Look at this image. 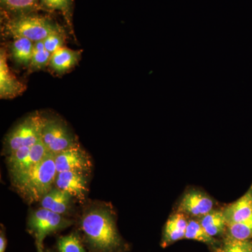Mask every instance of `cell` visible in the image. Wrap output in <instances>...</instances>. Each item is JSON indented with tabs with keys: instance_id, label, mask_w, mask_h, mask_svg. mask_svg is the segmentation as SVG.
<instances>
[{
	"instance_id": "d6986e66",
	"label": "cell",
	"mask_w": 252,
	"mask_h": 252,
	"mask_svg": "<svg viewBox=\"0 0 252 252\" xmlns=\"http://www.w3.org/2000/svg\"><path fill=\"white\" fill-rule=\"evenodd\" d=\"M228 237L236 240H252V215L250 218L227 225Z\"/></svg>"
},
{
	"instance_id": "30bf717a",
	"label": "cell",
	"mask_w": 252,
	"mask_h": 252,
	"mask_svg": "<svg viewBox=\"0 0 252 252\" xmlns=\"http://www.w3.org/2000/svg\"><path fill=\"white\" fill-rule=\"evenodd\" d=\"M26 87L10 71L6 63V54L1 50L0 54V96L1 98H14L23 94Z\"/></svg>"
},
{
	"instance_id": "ba28073f",
	"label": "cell",
	"mask_w": 252,
	"mask_h": 252,
	"mask_svg": "<svg viewBox=\"0 0 252 252\" xmlns=\"http://www.w3.org/2000/svg\"><path fill=\"white\" fill-rule=\"evenodd\" d=\"M214 207V200L206 193L200 190H190L180 200L178 212L199 219L215 210Z\"/></svg>"
},
{
	"instance_id": "52a82bcc",
	"label": "cell",
	"mask_w": 252,
	"mask_h": 252,
	"mask_svg": "<svg viewBox=\"0 0 252 252\" xmlns=\"http://www.w3.org/2000/svg\"><path fill=\"white\" fill-rule=\"evenodd\" d=\"M55 162L58 173L74 171L86 174L92 167L90 157L78 143L55 155Z\"/></svg>"
},
{
	"instance_id": "7a4b0ae2",
	"label": "cell",
	"mask_w": 252,
	"mask_h": 252,
	"mask_svg": "<svg viewBox=\"0 0 252 252\" xmlns=\"http://www.w3.org/2000/svg\"><path fill=\"white\" fill-rule=\"evenodd\" d=\"M57 175L55 155L49 153L31 171L14 182V185L27 201H41L53 189Z\"/></svg>"
},
{
	"instance_id": "4316f807",
	"label": "cell",
	"mask_w": 252,
	"mask_h": 252,
	"mask_svg": "<svg viewBox=\"0 0 252 252\" xmlns=\"http://www.w3.org/2000/svg\"><path fill=\"white\" fill-rule=\"evenodd\" d=\"M36 252H45L43 248V245H39V244H36Z\"/></svg>"
},
{
	"instance_id": "7402d4cb",
	"label": "cell",
	"mask_w": 252,
	"mask_h": 252,
	"mask_svg": "<svg viewBox=\"0 0 252 252\" xmlns=\"http://www.w3.org/2000/svg\"><path fill=\"white\" fill-rule=\"evenodd\" d=\"M5 7L12 11H25L36 7L39 0H1Z\"/></svg>"
},
{
	"instance_id": "9c48e42d",
	"label": "cell",
	"mask_w": 252,
	"mask_h": 252,
	"mask_svg": "<svg viewBox=\"0 0 252 252\" xmlns=\"http://www.w3.org/2000/svg\"><path fill=\"white\" fill-rule=\"evenodd\" d=\"M55 184L57 188L67 192L81 201L86 198L88 189L85 173L74 171L59 172Z\"/></svg>"
},
{
	"instance_id": "7c38bea8",
	"label": "cell",
	"mask_w": 252,
	"mask_h": 252,
	"mask_svg": "<svg viewBox=\"0 0 252 252\" xmlns=\"http://www.w3.org/2000/svg\"><path fill=\"white\" fill-rule=\"evenodd\" d=\"M188 223L187 216L182 212H177L169 217L162 234V248L185 238Z\"/></svg>"
},
{
	"instance_id": "ffe728a7",
	"label": "cell",
	"mask_w": 252,
	"mask_h": 252,
	"mask_svg": "<svg viewBox=\"0 0 252 252\" xmlns=\"http://www.w3.org/2000/svg\"><path fill=\"white\" fill-rule=\"evenodd\" d=\"M59 252H86L81 239L77 233L61 237L57 242Z\"/></svg>"
},
{
	"instance_id": "44dd1931",
	"label": "cell",
	"mask_w": 252,
	"mask_h": 252,
	"mask_svg": "<svg viewBox=\"0 0 252 252\" xmlns=\"http://www.w3.org/2000/svg\"><path fill=\"white\" fill-rule=\"evenodd\" d=\"M220 252H252V240H240L227 237Z\"/></svg>"
},
{
	"instance_id": "2e32d148",
	"label": "cell",
	"mask_w": 252,
	"mask_h": 252,
	"mask_svg": "<svg viewBox=\"0 0 252 252\" xmlns=\"http://www.w3.org/2000/svg\"><path fill=\"white\" fill-rule=\"evenodd\" d=\"M198 220L207 234L213 238L222 234L228 225L223 210H212L199 218Z\"/></svg>"
},
{
	"instance_id": "4fadbf2b",
	"label": "cell",
	"mask_w": 252,
	"mask_h": 252,
	"mask_svg": "<svg viewBox=\"0 0 252 252\" xmlns=\"http://www.w3.org/2000/svg\"><path fill=\"white\" fill-rule=\"evenodd\" d=\"M81 55L80 51H74L63 46L51 54L50 67L59 74L66 72L77 64Z\"/></svg>"
},
{
	"instance_id": "6da1fadb",
	"label": "cell",
	"mask_w": 252,
	"mask_h": 252,
	"mask_svg": "<svg viewBox=\"0 0 252 252\" xmlns=\"http://www.w3.org/2000/svg\"><path fill=\"white\" fill-rule=\"evenodd\" d=\"M84 242L91 252H119L123 240L115 218L109 209L95 207L85 212L80 221Z\"/></svg>"
},
{
	"instance_id": "ac0fdd59",
	"label": "cell",
	"mask_w": 252,
	"mask_h": 252,
	"mask_svg": "<svg viewBox=\"0 0 252 252\" xmlns=\"http://www.w3.org/2000/svg\"><path fill=\"white\" fill-rule=\"evenodd\" d=\"M185 238L201 242L209 245H215L217 242L215 238L207 234L198 220H189Z\"/></svg>"
},
{
	"instance_id": "3957f363",
	"label": "cell",
	"mask_w": 252,
	"mask_h": 252,
	"mask_svg": "<svg viewBox=\"0 0 252 252\" xmlns=\"http://www.w3.org/2000/svg\"><path fill=\"white\" fill-rule=\"evenodd\" d=\"M6 31L15 39L26 38L34 42L44 40L51 34L63 33L61 28L52 21L35 16L14 18L6 25Z\"/></svg>"
},
{
	"instance_id": "277c9868",
	"label": "cell",
	"mask_w": 252,
	"mask_h": 252,
	"mask_svg": "<svg viewBox=\"0 0 252 252\" xmlns=\"http://www.w3.org/2000/svg\"><path fill=\"white\" fill-rule=\"evenodd\" d=\"M44 118L37 112L31 114L6 136L5 152L9 154L23 147H32L41 138Z\"/></svg>"
},
{
	"instance_id": "8fae6325",
	"label": "cell",
	"mask_w": 252,
	"mask_h": 252,
	"mask_svg": "<svg viewBox=\"0 0 252 252\" xmlns=\"http://www.w3.org/2000/svg\"><path fill=\"white\" fill-rule=\"evenodd\" d=\"M227 224L238 223L252 215V185L248 191L223 210Z\"/></svg>"
},
{
	"instance_id": "9a60e30c",
	"label": "cell",
	"mask_w": 252,
	"mask_h": 252,
	"mask_svg": "<svg viewBox=\"0 0 252 252\" xmlns=\"http://www.w3.org/2000/svg\"><path fill=\"white\" fill-rule=\"evenodd\" d=\"M48 154L49 152H47V149L41 138L34 145L32 146L31 152L28 157L21 164L17 172L11 177L13 183L26 175L28 172L31 171L32 169L39 163Z\"/></svg>"
},
{
	"instance_id": "603a6c76",
	"label": "cell",
	"mask_w": 252,
	"mask_h": 252,
	"mask_svg": "<svg viewBox=\"0 0 252 252\" xmlns=\"http://www.w3.org/2000/svg\"><path fill=\"white\" fill-rule=\"evenodd\" d=\"M51 54L46 49L41 51H33L30 67L34 69H42L49 64Z\"/></svg>"
},
{
	"instance_id": "5b68a950",
	"label": "cell",
	"mask_w": 252,
	"mask_h": 252,
	"mask_svg": "<svg viewBox=\"0 0 252 252\" xmlns=\"http://www.w3.org/2000/svg\"><path fill=\"white\" fill-rule=\"evenodd\" d=\"M72 224V220H67L62 215L41 208L32 212L30 215L28 230L35 238L36 244L43 245L46 236Z\"/></svg>"
},
{
	"instance_id": "5bb4252c",
	"label": "cell",
	"mask_w": 252,
	"mask_h": 252,
	"mask_svg": "<svg viewBox=\"0 0 252 252\" xmlns=\"http://www.w3.org/2000/svg\"><path fill=\"white\" fill-rule=\"evenodd\" d=\"M72 195L57 187L53 188L41 200L42 208L63 215L69 207Z\"/></svg>"
},
{
	"instance_id": "8992f818",
	"label": "cell",
	"mask_w": 252,
	"mask_h": 252,
	"mask_svg": "<svg viewBox=\"0 0 252 252\" xmlns=\"http://www.w3.org/2000/svg\"><path fill=\"white\" fill-rule=\"evenodd\" d=\"M41 140L47 152L54 155L77 144L75 137L64 124L57 119L44 118L41 130Z\"/></svg>"
},
{
	"instance_id": "e0dca14e",
	"label": "cell",
	"mask_w": 252,
	"mask_h": 252,
	"mask_svg": "<svg viewBox=\"0 0 252 252\" xmlns=\"http://www.w3.org/2000/svg\"><path fill=\"white\" fill-rule=\"evenodd\" d=\"M34 43L26 38H16L11 45V54L16 63L30 66L33 54Z\"/></svg>"
},
{
	"instance_id": "cb8c5ba5",
	"label": "cell",
	"mask_w": 252,
	"mask_h": 252,
	"mask_svg": "<svg viewBox=\"0 0 252 252\" xmlns=\"http://www.w3.org/2000/svg\"><path fill=\"white\" fill-rule=\"evenodd\" d=\"M43 42L46 51H49L50 54H54L55 51L63 47L64 39H63V33L51 34L43 40Z\"/></svg>"
},
{
	"instance_id": "d4e9b609",
	"label": "cell",
	"mask_w": 252,
	"mask_h": 252,
	"mask_svg": "<svg viewBox=\"0 0 252 252\" xmlns=\"http://www.w3.org/2000/svg\"><path fill=\"white\" fill-rule=\"evenodd\" d=\"M49 9L59 10L67 13L70 9L72 0H41Z\"/></svg>"
},
{
	"instance_id": "484cf974",
	"label": "cell",
	"mask_w": 252,
	"mask_h": 252,
	"mask_svg": "<svg viewBox=\"0 0 252 252\" xmlns=\"http://www.w3.org/2000/svg\"><path fill=\"white\" fill-rule=\"evenodd\" d=\"M6 246H7V239H6L5 230L1 225V230H0V252H5Z\"/></svg>"
},
{
	"instance_id": "83f0119b",
	"label": "cell",
	"mask_w": 252,
	"mask_h": 252,
	"mask_svg": "<svg viewBox=\"0 0 252 252\" xmlns=\"http://www.w3.org/2000/svg\"><path fill=\"white\" fill-rule=\"evenodd\" d=\"M45 252H53L50 251V250H46V251Z\"/></svg>"
}]
</instances>
